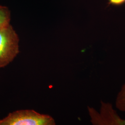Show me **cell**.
<instances>
[{
	"label": "cell",
	"instance_id": "1",
	"mask_svg": "<svg viewBox=\"0 0 125 125\" xmlns=\"http://www.w3.org/2000/svg\"><path fill=\"white\" fill-rule=\"evenodd\" d=\"M18 34L10 24L0 28V68L6 66L20 52Z\"/></svg>",
	"mask_w": 125,
	"mask_h": 125
},
{
	"label": "cell",
	"instance_id": "2",
	"mask_svg": "<svg viewBox=\"0 0 125 125\" xmlns=\"http://www.w3.org/2000/svg\"><path fill=\"white\" fill-rule=\"evenodd\" d=\"M52 116L33 110H20L9 113L0 120V125H54Z\"/></svg>",
	"mask_w": 125,
	"mask_h": 125
},
{
	"label": "cell",
	"instance_id": "3",
	"mask_svg": "<svg viewBox=\"0 0 125 125\" xmlns=\"http://www.w3.org/2000/svg\"><path fill=\"white\" fill-rule=\"evenodd\" d=\"M90 122L93 125H125V119L119 116L111 103L102 101L99 111L88 106Z\"/></svg>",
	"mask_w": 125,
	"mask_h": 125
},
{
	"label": "cell",
	"instance_id": "4",
	"mask_svg": "<svg viewBox=\"0 0 125 125\" xmlns=\"http://www.w3.org/2000/svg\"><path fill=\"white\" fill-rule=\"evenodd\" d=\"M115 107L120 111L125 112V83L116 96Z\"/></svg>",
	"mask_w": 125,
	"mask_h": 125
},
{
	"label": "cell",
	"instance_id": "5",
	"mask_svg": "<svg viewBox=\"0 0 125 125\" xmlns=\"http://www.w3.org/2000/svg\"><path fill=\"white\" fill-rule=\"evenodd\" d=\"M10 13L7 7L0 6V28L10 24Z\"/></svg>",
	"mask_w": 125,
	"mask_h": 125
},
{
	"label": "cell",
	"instance_id": "6",
	"mask_svg": "<svg viewBox=\"0 0 125 125\" xmlns=\"http://www.w3.org/2000/svg\"><path fill=\"white\" fill-rule=\"evenodd\" d=\"M108 4L115 6H121L125 4V0H108Z\"/></svg>",
	"mask_w": 125,
	"mask_h": 125
}]
</instances>
